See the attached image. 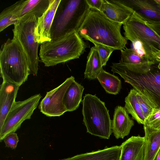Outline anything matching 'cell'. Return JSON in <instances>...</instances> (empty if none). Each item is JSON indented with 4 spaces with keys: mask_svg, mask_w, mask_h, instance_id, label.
<instances>
[{
    "mask_svg": "<svg viewBox=\"0 0 160 160\" xmlns=\"http://www.w3.org/2000/svg\"><path fill=\"white\" fill-rule=\"evenodd\" d=\"M145 132L144 160H154L160 148V129H154L143 125Z\"/></svg>",
    "mask_w": 160,
    "mask_h": 160,
    "instance_id": "18",
    "label": "cell"
},
{
    "mask_svg": "<svg viewBox=\"0 0 160 160\" xmlns=\"http://www.w3.org/2000/svg\"><path fill=\"white\" fill-rule=\"evenodd\" d=\"M61 0H50L49 6L38 18L35 30L36 40L39 44L52 40L51 31L54 17Z\"/></svg>",
    "mask_w": 160,
    "mask_h": 160,
    "instance_id": "12",
    "label": "cell"
},
{
    "mask_svg": "<svg viewBox=\"0 0 160 160\" xmlns=\"http://www.w3.org/2000/svg\"><path fill=\"white\" fill-rule=\"evenodd\" d=\"M0 129L11 108L15 102L20 87L2 82L0 86Z\"/></svg>",
    "mask_w": 160,
    "mask_h": 160,
    "instance_id": "15",
    "label": "cell"
},
{
    "mask_svg": "<svg viewBox=\"0 0 160 160\" xmlns=\"http://www.w3.org/2000/svg\"><path fill=\"white\" fill-rule=\"evenodd\" d=\"M42 98L40 94L32 96L22 101H15L0 129V141L11 132H15L23 122L31 118Z\"/></svg>",
    "mask_w": 160,
    "mask_h": 160,
    "instance_id": "9",
    "label": "cell"
},
{
    "mask_svg": "<svg viewBox=\"0 0 160 160\" xmlns=\"http://www.w3.org/2000/svg\"><path fill=\"white\" fill-rule=\"evenodd\" d=\"M111 71L118 74L125 82L145 96L155 108L160 107V62L155 60L145 73H134L124 68L119 62L113 63Z\"/></svg>",
    "mask_w": 160,
    "mask_h": 160,
    "instance_id": "4",
    "label": "cell"
},
{
    "mask_svg": "<svg viewBox=\"0 0 160 160\" xmlns=\"http://www.w3.org/2000/svg\"><path fill=\"white\" fill-rule=\"evenodd\" d=\"M134 125V122L125 108L120 106H116L112 120V133L115 138L123 139L128 135Z\"/></svg>",
    "mask_w": 160,
    "mask_h": 160,
    "instance_id": "14",
    "label": "cell"
},
{
    "mask_svg": "<svg viewBox=\"0 0 160 160\" xmlns=\"http://www.w3.org/2000/svg\"><path fill=\"white\" fill-rule=\"evenodd\" d=\"M84 87L74 80L67 90L63 102L67 112L77 109L82 100Z\"/></svg>",
    "mask_w": 160,
    "mask_h": 160,
    "instance_id": "19",
    "label": "cell"
},
{
    "mask_svg": "<svg viewBox=\"0 0 160 160\" xmlns=\"http://www.w3.org/2000/svg\"><path fill=\"white\" fill-rule=\"evenodd\" d=\"M122 25L109 19L101 12L90 9L78 32L82 38L93 44L121 51L126 48L128 40L121 34Z\"/></svg>",
    "mask_w": 160,
    "mask_h": 160,
    "instance_id": "1",
    "label": "cell"
},
{
    "mask_svg": "<svg viewBox=\"0 0 160 160\" xmlns=\"http://www.w3.org/2000/svg\"><path fill=\"white\" fill-rule=\"evenodd\" d=\"M120 146H114L89 152L77 155L59 160H118L121 153Z\"/></svg>",
    "mask_w": 160,
    "mask_h": 160,
    "instance_id": "16",
    "label": "cell"
},
{
    "mask_svg": "<svg viewBox=\"0 0 160 160\" xmlns=\"http://www.w3.org/2000/svg\"><path fill=\"white\" fill-rule=\"evenodd\" d=\"M100 12L111 20L122 25L134 12L131 9L110 0H104Z\"/></svg>",
    "mask_w": 160,
    "mask_h": 160,
    "instance_id": "17",
    "label": "cell"
},
{
    "mask_svg": "<svg viewBox=\"0 0 160 160\" xmlns=\"http://www.w3.org/2000/svg\"><path fill=\"white\" fill-rule=\"evenodd\" d=\"M156 1L158 2L160 5V0H156Z\"/></svg>",
    "mask_w": 160,
    "mask_h": 160,
    "instance_id": "32",
    "label": "cell"
},
{
    "mask_svg": "<svg viewBox=\"0 0 160 160\" xmlns=\"http://www.w3.org/2000/svg\"><path fill=\"white\" fill-rule=\"evenodd\" d=\"M132 10L149 24L160 23V5L156 0H110Z\"/></svg>",
    "mask_w": 160,
    "mask_h": 160,
    "instance_id": "11",
    "label": "cell"
},
{
    "mask_svg": "<svg viewBox=\"0 0 160 160\" xmlns=\"http://www.w3.org/2000/svg\"><path fill=\"white\" fill-rule=\"evenodd\" d=\"M86 1L90 9L99 12L104 2V0H86Z\"/></svg>",
    "mask_w": 160,
    "mask_h": 160,
    "instance_id": "28",
    "label": "cell"
},
{
    "mask_svg": "<svg viewBox=\"0 0 160 160\" xmlns=\"http://www.w3.org/2000/svg\"><path fill=\"white\" fill-rule=\"evenodd\" d=\"M102 68L100 57L95 46L92 47L87 57L84 78L92 80L97 79V76Z\"/></svg>",
    "mask_w": 160,
    "mask_h": 160,
    "instance_id": "22",
    "label": "cell"
},
{
    "mask_svg": "<svg viewBox=\"0 0 160 160\" xmlns=\"http://www.w3.org/2000/svg\"><path fill=\"white\" fill-rule=\"evenodd\" d=\"M94 44L99 54L102 67L106 66L111 55L115 50L99 44L95 43Z\"/></svg>",
    "mask_w": 160,
    "mask_h": 160,
    "instance_id": "26",
    "label": "cell"
},
{
    "mask_svg": "<svg viewBox=\"0 0 160 160\" xmlns=\"http://www.w3.org/2000/svg\"><path fill=\"white\" fill-rule=\"evenodd\" d=\"M38 18L34 14L27 15L17 21L12 29L13 37L18 41L27 56L30 74L34 76L38 74L39 60V44L35 34Z\"/></svg>",
    "mask_w": 160,
    "mask_h": 160,
    "instance_id": "8",
    "label": "cell"
},
{
    "mask_svg": "<svg viewBox=\"0 0 160 160\" xmlns=\"http://www.w3.org/2000/svg\"><path fill=\"white\" fill-rule=\"evenodd\" d=\"M6 147L12 149H15L19 141L17 134L15 132H11L8 134L3 140Z\"/></svg>",
    "mask_w": 160,
    "mask_h": 160,
    "instance_id": "27",
    "label": "cell"
},
{
    "mask_svg": "<svg viewBox=\"0 0 160 160\" xmlns=\"http://www.w3.org/2000/svg\"><path fill=\"white\" fill-rule=\"evenodd\" d=\"M144 137L132 136L120 145L118 160H144Z\"/></svg>",
    "mask_w": 160,
    "mask_h": 160,
    "instance_id": "13",
    "label": "cell"
},
{
    "mask_svg": "<svg viewBox=\"0 0 160 160\" xmlns=\"http://www.w3.org/2000/svg\"><path fill=\"white\" fill-rule=\"evenodd\" d=\"M0 72L3 81L20 87L30 74L26 55L15 38H8L0 50Z\"/></svg>",
    "mask_w": 160,
    "mask_h": 160,
    "instance_id": "3",
    "label": "cell"
},
{
    "mask_svg": "<svg viewBox=\"0 0 160 160\" xmlns=\"http://www.w3.org/2000/svg\"><path fill=\"white\" fill-rule=\"evenodd\" d=\"M154 59L158 62H160V50L152 53Z\"/></svg>",
    "mask_w": 160,
    "mask_h": 160,
    "instance_id": "30",
    "label": "cell"
},
{
    "mask_svg": "<svg viewBox=\"0 0 160 160\" xmlns=\"http://www.w3.org/2000/svg\"><path fill=\"white\" fill-rule=\"evenodd\" d=\"M74 80V77L71 76L56 88L47 92L39 105L40 111L49 117H59L67 112L63 99L68 88Z\"/></svg>",
    "mask_w": 160,
    "mask_h": 160,
    "instance_id": "10",
    "label": "cell"
},
{
    "mask_svg": "<svg viewBox=\"0 0 160 160\" xmlns=\"http://www.w3.org/2000/svg\"><path fill=\"white\" fill-rule=\"evenodd\" d=\"M90 9L86 0H61L51 27L52 40L78 32Z\"/></svg>",
    "mask_w": 160,
    "mask_h": 160,
    "instance_id": "5",
    "label": "cell"
},
{
    "mask_svg": "<svg viewBox=\"0 0 160 160\" xmlns=\"http://www.w3.org/2000/svg\"><path fill=\"white\" fill-rule=\"evenodd\" d=\"M137 97L146 119L150 116L155 108L145 96L137 91Z\"/></svg>",
    "mask_w": 160,
    "mask_h": 160,
    "instance_id": "25",
    "label": "cell"
},
{
    "mask_svg": "<svg viewBox=\"0 0 160 160\" xmlns=\"http://www.w3.org/2000/svg\"><path fill=\"white\" fill-rule=\"evenodd\" d=\"M83 122L87 132L108 139L112 133V120L104 102L96 95L86 94L82 101Z\"/></svg>",
    "mask_w": 160,
    "mask_h": 160,
    "instance_id": "7",
    "label": "cell"
},
{
    "mask_svg": "<svg viewBox=\"0 0 160 160\" xmlns=\"http://www.w3.org/2000/svg\"><path fill=\"white\" fill-rule=\"evenodd\" d=\"M146 23L160 38V23L149 24L147 22Z\"/></svg>",
    "mask_w": 160,
    "mask_h": 160,
    "instance_id": "29",
    "label": "cell"
},
{
    "mask_svg": "<svg viewBox=\"0 0 160 160\" xmlns=\"http://www.w3.org/2000/svg\"><path fill=\"white\" fill-rule=\"evenodd\" d=\"M124 37L132 43L134 49L151 61L152 53L160 50V38L135 12L123 25Z\"/></svg>",
    "mask_w": 160,
    "mask_h": 160,
    "instance_id": "6",
    "label": "cell"
},
{
    "mask_svg": "<svg viewBox=\"0 0 160 160\" xmlns=\"http://www.w3.org/2000/svg\"><path fill=\"white\" fill-rule=\"evenodd\" d=\"M87 47L78 32H75L41 44L39 58L45 67L53 66L79 58Z\"/></svg>",
    "mask_w": 160,
    "mask_h": 160,
    "instance_id": "2",
    "label": "cell"
},
{
    "mask_svg": "<svg viewBox=\"0 0 160 160\" xmlns=\"http://www.w3.org/2000/svg\"><path fill=\"white\" fill-rule=\"evenodd\" d=\"M97 79L108 93L116 95L121 89V81L118 77L103 68L98 74Z\"/></svg>",
    "mask_w": 160,
    "mask_h": 160,
    "instance_id": "21",
    "label": "cell"
},
{
    "mask_svg": "<svg viewBox=\"0 0 160 160\" xmlns=\"http://www.w3.org/2000/svg\"><path fill=\"white\" fill-rule=\"evenodd\" d=\"M137 92L134 88L130 90L125 98L124 108L133 119L138 123L144 125L145 119L137 99Z\"/></svg>",
    "mask_w": 160,
    "mask_h": 160,
    "instance_id": "20",
    "label": "cell"
},
{
    "mask_svg": "<svg viewBox=\"0 0 160 160\" xmlns=\"http://www.w3.org/2000/svg\"><path fill=\"white\" fill-rule=\"evenodd\" d=\"M25 0L17 2L12 5L4 9L0 14V32L8 26L14 25L18 21L17 15Z\"/></svg>",
    "mask_w": 160,
    "mask_h": 160,
    "instance_id": "23",
    "label": "cell"
},
{
    "mask_svg": "<svg viewBox=\"0 0 160 160\" xmlns=\"http://www.w3.org/2000/svg\"><path fill=\"white\" fill-rule=\"evenodd\" d=\"M154 160H160V148Z\"/></svg>",
    "mask_w": 160,
    "mask_h": 160,
    "instance_id": "31",
    "label": "cell"
},
{
    "mask_svg": "<svg viewBox=\"0 0 160 160\" xmlns=\"http://www.w3.org/2000/svg\"><path fill=\"white\" fill-rule=\"evenodd\" d=\"M143 125L154 129H160V107L154 109L151 114L145 120Z\"/></svg>",
    "mask_w": 160,
    "mask_h": 160,
    "instance_id": "24",
    "label": "cell"
}]
</instances>
